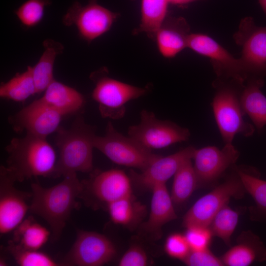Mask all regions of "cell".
Here are the masks:
<instances>
[{
	"mask_svg": "<svg viewBox=\"0 0 266 266\" xmlns=\"http://www.w3.org/2000/svg\"><path fill=\"white\" fill-rule=\"evenodd\" d=\"M31 189L29 212L43 218L50 227L52 240H58L72 211L79 206L76 199L82 189V181L75 173L51 187L33 183Z\"/></svg>",
	"mask_w": 266,
	"mask_h": 266,
	"instance_id": "obj_1",
	"label": "cell"
},
{
	"mask_svg": "<svg viewBox=\"0 0 266 266\" xmlns=\"http://www.w3.org/2000/svg\"><path fill=\"white\" fill-rule=\"evenodd\" d=\"M5 166L16 181L33 177H53L56 164L55 151L46 138L29 133L13 138L5 147Z\"/></svg>",
	"mask_w": 266,
	"mask_h": 266,
	"instance_id": "obj_2",
	"label": "cell"
},
{
	"mask_svg": "<svg viewBox=\"0 0 266 266\" xmlns=\"http://www.w3.org/2000/svg\"><path fill=\"white\" fill-rule=\"evenodd\" d=\"M56 144L59 156L53 177L65 176L77 172L93 171V141L96 128L78 116L69 129L59 128Z\"/></svg>",
	"mask_w": 266,
	"mask_h": 266,
	"instance_id": "obj_3",
	"label": "cell"
},
{
	"mask_svg": "<svg viewBox=\"0 0 266 266\" xmlns=\"http://www.w3.org/2000/svg\"><path fill=\"white\" fill-rule=\"evenodd\" d=\"M245 83L216 78L212 82L215 93L211 102L216 123L225 144H232L235 136H252L255 128L244 119L241 94Z\"/></svg>",
	"mask_w": 266,
	"mask_h": 266,
	"instance_id": "obj_4",
	"label": "cell"
},
{
	"mask_svg": "<svg viewBox=\"0 0 266 266\" xmlns=\"http://www.w3.org/2000/svg\"><path fill=\"white\" fill-rule=\"evenodd\" d=\"M93 144L113 163L141 171L160 156L131 137L123 135L111 122H108L104 135H95Z\"/></svg>",
	"mask_w": 266,
	"mask_h": 266,
	"instance_id": "obj_5",
	"label": "cell"
},
{
	"mask_svg": "<svg viewBox=\"0 0 266 266\" xmlns=\"http://www.w3.org/2000/svg\"><path fill=\"white\" fill-rule=\"evenodd\" d=\"M246 193L235 165L222 183L198 200L185 214L182 226L209 227L215 214L232 198L239 199Z\"/></svg>",
	"mask_w": 266,
	"mask_h": 266,
	"instance_id": "obj_6",
	"label": "cell"
},
{
	"mask_svg": "<svg viewBox=\"0 0 266 266\" xmlns=\"http://www.w3.org/2000/svg\"><path fill=\"white\" fill-rule=\"evenodd\" d=\"M90 77L95 84L92 98L98 103L100 113L104 118H122L126 103L144 96L148 90L108 77L104 69L94 72Z\"/></svg>",
	"mask_w": 266,
	"mask_h": 266,
	"instance_id": "obj_7",
	"label": "cell"
},
{
	"mask_svg": "<svg viewBox=\"0 0 266 266\" xmlns=\"http://www.w3.org/2000/svg\"><path fill=\"white\" fill-rule=\"evenodd\" d=\"M190 135L188 129L169 120L159 119L153 112L146 110L141 111L139 123L128 129V136L151 150L187 141Z\"/></svg>",
	"mask_w": 266,
	"mask_h": 266,
	"instance_id": "obj_8",
	"label": "cell"
},
{
	"mask_svg": "<svg viewBox=\"0 0 266 266\" xmlns=\"http://www.w3.org/2000/svg\"><path fill=\"white\" fill-rule=\"evenodd\" d=\"M233 38L242 48L240 59L246 80L266 77V26H256L252 17H246L241 20Z\"/></svg>",
	"mask_w": 266,
	"mask_h": 266,
	"instance_id": "obj_9",
	"label": "cell"
},
{
	"mask_svg": "<svg viewBox=\"0 0 266 266\" xmlns=\"http://www.w3.org/2000/svg\"><path fill=\"white\" fill-rule=\"evenodd\" d=\"M118 14L99 4L97 0H89L86 5L75 1L63 17L65 26H75L81 37L88 42L109 30Z\"/></svg>",
	"mask_w": 266,
	"mask_h": 266,
	"instance_id": "obj_10",
	"label": "cell"
},
{
	"mask_svg": "<svg viewBox=\"0 0 266 266\" xmlns=\"http://www.w3.org/2000/svg\"><path fill=\"white\" fill-rule=\"evenodd\" d=\"M115 254L114 245L105 235L78 229L75 241L62 263L65 266H100L112 260Z\"/></svg>",
	"mask_w": 266,
	"mask_h": 266,
	"instance_id": "obj_11",
	"label": "cell"
},
{
	"mask_svg": "<svg viewBox=\"0 0 266 266\" xmlns=\"http://www.w3.org/2000/svg\"><path fill=\"white\" fill-rule=\"evenodd\" d=\"M239 155L233 143L225 144L222 149L214 146L196 149L193 160L198 188L215 184L235 165Z\"/></svg>",
	"mask_w": 266,
	"mask_h": 266,
	"instance_id": "obj_12",
	"label": "cell"
},
{
	"mask_svg": "<svg viewBox=\"0 0 266 266\" xmlns=\"http://www.w3.org/2000/svg\"><path fill=\"white\" fill-rule=\"evenodd\" d=\"M187 48L210 59L217 78L245 83L246 77L240 58H234L211 37L201 33H191Z\"/></svg>",
	"mask_w": 266,
	"mask_h": 266,
	"instance_id": "obj_13",
	"label": "cell"
},
{
	"mask_svg": "<svg viewBox=\"0 0 266 266\" xmlns=\"http://www.w3.org/2000/svg\"><path fill=\"white\" fill-rule=\"evenodd\" d=\"M16 180L1 166L0 168V233L7 234L14 231L24 220L29 211L28 203L32 192L17 189L14 185Z\"/></svg>",
	"mask_w": 266,
	"mask_h": 266,
	"instance_id": "obj_14",
	"label": "cell"
},
{
	"mask_svg": "<svg viewBox=\"0 0 266 266\" xmlns=\"http://www.w3.org/2000/svg\"><path fill=\"white\" fill-rule=\"evenodd\" d=\"M63 116L38 99L11 116L9 121L17 132L25 131L26 133L46 138L59 129Z\"/></svg>",
	"mask_w": 266,
	"mask_h": 266,
	"instance_id": "obj_15",
	"label": "cell"
},
{
	"mask_svg": "<svg viewBox=\"0 0 266 266\" xmlns=\"http://www.w3.org/2000/svg\"><path fill=\"white\" fill-rule=\"evenodd\" d=\"M82 183V189L79 198L89 194L96 200L107 205L132 196L131 179L120 169L96 171L89 180Z\"/></svg>",
	"mask_w": 266,
	"mask_h": 266,
	"instance_id": "obj_16",
	"label": "cell"
},
{
	"mask_svg": "<svg viewBox=\"0 0 266 266\" xmlns=\"http://www.w3.org/2000/svg\"><path fill=\"white\" fill-rule=\"evenodd\" d=\"M196 149L194 146H189L170 155L160 156L140 173L132 170L131 178L144 189H152L157 184L166 183L183 163L189 159L193 160Z\"/></svg>",
	"mask_w": 266,
	"mask_h": 266,
	"instance_id": "obj_17",
	"label": "cell"
},
{
	"mask_svg": "<svg viewBox=\"0 0 266 266\" xmlns=\"http://www.w3.org/2000/svg\"><path fill=\"white\" fill-rule=\"evenodd\" d=\"M221 259L224 266H248L266 261V247L256 234L244 231L236 238L235 245Z\"/></svg>",
	"mask_w": 266,
	"mask_h": 266,
	"instance_id": "obj_18",
	"label": "cell"
},
{
	"mask_svg": "<svg viewBox=\"0 0 266 266\" xmlns=\"http://www.w3.org/2000/svg\"><path fill=\"white\" fill-rule=\"evenodd\" d=\"M190 32L184 18L167 16L154 37L161 54L165 58H173L187 48Z\"/></svg>",
	"mask_w": 266,
	"mask_h": 266,
	"instance_id": "obj_19",
	"label": "cell"
},
{
	"mask_svg": "<svg viewBox=\"0 0 266 266\" xmlns=\"http://www.w3.org/2000/svg\"><path fill=\"white\" fill-rule=\"evenodd\" d=\"M152 191L150 214L144 225V230L148 235L156 239L161 237L162 227L176 219L177 216L166 183L155 185Z\"/></svg>",
	"mask_w": 266,
	"mask_h": 266,
	"instance_id": "obj_20",
	"label": "cell"
},
{
	"mask_svg": "<svg viewBox=\"0 0 266 266\" xmlns=\"http://www.w3.org/2000/svg\"><path fill=\"white\" fill-rule=\"evenodd\" d=\"M38 100L64 116L78 111L85 103V99L80 93L55 80Z\"/></svg>",
	"mask_w": 266,
	"mask_h": 266,
	"instance_id": "obj_21",
	"label": "cell"
},
{
	"mask_svg": "<svg viewBox=\"0 0 266 266\" xmlns=\"http://www.w3.org/2000/svg\"><path fill=\"white\" fill-rule=\"evenodd\" d=\"M264 78H253L246 80L241 94L243 110L258 131L266 125V97L261 89Z\"/></svg>",
	"mask_w": 266,
	"mask_h": 266,
	"instance_id": "obj_22",
	"label": "cell"
},
{
	"mask_svg": "<svg viewBox=\"0 0 266 266\" xmlns=\"http://www.w3.org/2000/svg\"><path fill=\"white\" fill-rule=\"evenodd\" d=\"M44 51L38 62L32 66V73L36 94L44 92L54 80L53 69L56 56L62 53L63 45L60 42L47 39L43 41Z\"/></svg>",
	"mask_w": 266,
	"mask_h": 266,
	"instance_id": "obj_23",
	"label": "cell"
},
{
	"mask_svg": "<svg viewBox=\"0 0 266 266\" xmlns=\"http://www.w3.org/2000/svg\"><path fill=\"white\" fill-rule=\"evenodd\" d=\"M237 170L246 192L255 202L249 208L251 219L256 221H266V181L260 179L253 171L238 167Z\"/></svg>",
	"mask_w": 266,
	"mask_h": 266,
	"instance_id": "obj_24",
	"label": "cell"
},
{
	"mask_svg": "<svg viewBox=\"0 0 266 266\" xmlns=\"http://www.w3.org/2000/svg\"><path fill=\"white\" fill-rule=\"evenodd\" d=\"M13 231L12 240L24 248L32 250L41 248L47 242L51 233L32 216L24 219Z\"/></svg>",
	"mask_w": 266,
	"mask_h": 266,
	"instance_id": "obj_25",
	"label": "cell"
},
{
	"mask_svg": "<svg viewBox=\"0 0 266 266\" xmlns=\"http://www.w3.org/2000/svg\"><path fill=\"white\" fill-rule=\"evenodd\" d=\"M168 0H141V22L134 33H145L155 37L167 15Z\"/></svg>",
	"mask_w": 266,
	"mask_h": 266,
	"instance_id": "obj_26",
	"label": "cell"
},
{
	"mask_svg": "<svg viewBox=\"0 0 266 266\" xmlns=\"http://www.w3.org/2000/svg\"><path fill=\"white\" fill-rule=\"evenodd\" d=\"M36 94L32 73V66H28L26 71L18 73L0 86V97L17 102H22Z\"/></svg>",
	"mask_w": 266,
	"mask_h": 266,
	"instance_id": "obj_27",
	"label": "cell"
},
{
	"mask_svg": "<svg viewBox=\"0 0 266 266\" xmlns=\"http://www.w3.org/2000/svg\"><path fill=\"white\" fill-rule=\"evenodd\" d=\"M173 176L171 197L174 203L181 204L186 201L198 188L192 159L183 163Z\"/></svg>",
	"mask_w": 266,
	"mask_h": 266,
	"instance_id": "obj_28",
	"label": "cell"
},
{
	"mask_svg": "<svg viewBox=\"0 0 266 266\" xmlns=\"http://www.w3.org/2000/svg\"><path fill=\"white\" fill-rule=\"evenodd\" d=\"M238 218L239 213L227 204L215 214L208 227L213 236L219 237L230 246L231 236L236 227Z\"/></svg>",
	"mask_w": 266,
	"mask_h": 266,
	"instance_id": "obj_29",
	"label": "cell"
},
{
	"mask_svg": "<svg viewBox=\"0 0 266 266\" xmlns=\"http://www.w3.org/2000/svg\"><path fill=\"white\" fill-rule=\"evenodd\" d=\"M7 250L13 257L16 263L21 266H63L48 254L39 250L24 248L9 241Z\"/></svg>",
	"mask_w": 266,
	"mask_h": 266,
	"instance_id": "obj_30",
	"label": "cell"
},
{
	"mask_svg": "<svg viewBox=\"0 0 266 266\" xmlns=\"http://www.w3.org/2000/svg\"><path fill=\"white\" fill-rule=\"evenodd\" d=\"M51 3V0H27L15 11V14L23 25L32 27L41 21L45 7Z\"/></svg>",
	"mask_w": 266,
	"mask_h": 266,
	"instance_id": "obj_31",
	"label": "cell"
},
{
	"mask_svg": "<svg viewBox=\"0 0 266 266\" xmlns=\"http://www.w3.org/2000/svg\"><path fill=\"white\" fill-rule=\"evenodd\" d=\"M136 204L132 197L112 202L107 205L112 221L115 224L127 225L134 219L136 213Z\"/></svg>",
	"mask_w": 266,
	"mask_h": 266,
	"instance_id": "obj_32",
	"label": "cell"
},
{
	"mask_svg": "<svg viewBox=\"0 0 266 266\" xmlns=\"http://www.w3.org/2000/svg\"><path fill=\"white\" fill-rule=\"evenodd\" d=\"M186 229L184 235L191 250H200L208 248L213 236L209 227L194 226Z\"/></svg>",
	"mask_w": 266,
	"mask_h": 266,
	"instance_id": "obj_33",
	"label": "cell"
},
{
	"mask_svg": "<svg viewBox=\"0 0 266 266\" xmlns=\"http://www.w3.org/2000/svg\"><path fill=\"white\" fill-rule=\"evenodd\" d=\"M165 250L170 257L183 261L191 249L185 235L174 233L167 237Z\"/></svg>",
	"mask_w": 266,
	"mask_h": 266,
	"instance_id": "obj_34",
	"label": "cell"
},
{
	"mask_svg": "<svg viewBox=\"0 0 266 266\" xmlns=\"http://www.w3.org/2000/svg\"><path fill=\"white\" fill-rule=\"evenodd\" d=\"M189 266H223L221 258L216 257L209 248L192 250L182 261Z\"/></svg>",
	"mask_w": 266,
	"mask_h": 266,
	"instance_id": "obj_35",
	"label": "cell"
},
{
	"mask_svg": "<svg viewBox=\"0 0 266 266\" xmlns=\"http://www.w3.org/2000/svg\"><path fill=\"white\" fill-rule=\"evenodd\" d=\"M148 258L145 252L138 246L131 247L119 260L120 266H145Z\"/></svg>",
	"mask_w": 266,
	"mask_h": 266,
	"instance_id": "obj_36",
	"label": "cell"
},
{
	"mask_svg": "<svg viewBox=\"0 0 266 266\" xmlns=\"http://www.w3.org/2000/svg\"><path fill=\"white\" fill-rule=\"evenodd\" d=\"M169 3L177 5H183L188 4L194 1L201 0H168Z\"/></svg>",
	"mask_w": 266,
	"mask_h": 266,
	"instance_id": "obj_37",
	"label": "cell"
},
{
	"mask_svg": "<svg viewBox=\"0 0 266 266\" xmlns=\"http://www.w3.org/2000/svg\"><path fill=\"white\" fill-rule=\"evenodd\" d=\"M258 1L263 11L266 15V0H258Z\"/></svg>",
	"mask_w": 266,
	"mask_h": 266,
	"instance_id": "obj_38",
	"label": "cell"
}]
</instances>
